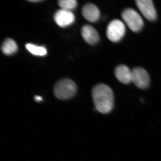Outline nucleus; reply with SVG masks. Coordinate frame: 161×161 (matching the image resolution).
I'll use <instances>...</instances> for the list:
<instances>
[{
	"mask_svg": "<svg viewBox=\"0 0 161 161\" xmlns=\"http://www.w3.org/2000/svg\"><path fill=\"white\" fill-rule=\"evenodd\" d=\"M92 97L95 108L103 114L110 113L114 108L113 91L105 84L96 85L92 90Z\"/></svg>",
	"mask_w": 161,
	"mask_h": 161,
	"instance_id": "f257e3e1",
	"label": "nucleus"
},
{
	"mask_svg": "<svg viewBox=\"0 0 161 161\" xmlns=\"http://www.w3.org/2000/svg\"><path fill=\"white\" fill-rule=\"evenodd\" d=\"M77 92L76 83L67 78L59 80L55 84L53 89L54 94L56 98L62 100L72 98Z\"/></svg>",
	"mask_w": 161,
	"mask_h": 161,
	"instance_id": "f03ea898",
	"label": "nucleus"
},
{
	"mask_svg": "<svg viewBox=\"0 0 161 161\" xmlns=\"http://www.w3.org/2000/svg\"><path fill=\"white\" fill-rule=\"evenodd\" d=\"M121 16L131 30L134 32L140 31L144 26V22L138 13L131 8L125 9Z\"/></svg>",
	"mask_w": 161,
	"mask_h": 161,
	"instance_id": "7ed1b4c3",
	"label": "nucleus"
},
{
	"mask_svg": "<svg viewBox=\"0 0 161 161\" xmlns=\"http://www.w3.org/2000/svg\"><path fill=\"white\" fill-rule=\"evenodd\" d=\"M125 31V26L122 21L118 19L113 20L107 27V37L112 42L117 43L122 39Z\"/></svg>",
	"mask_w": 161,
	"mask_h": 161,
	"instance_id": "20e7f679",
	"label": "nucleus"
},
{
	"mask_svg": "<svg viewBox=\"0 0 161 161\" xmlns=\"http://www.w3.org/2000/svg\"><path fill=\"white\" fill-rule=\"evenodd\" d=\"M132 82L136 86L141 89H146L149 86L150 79L147 71L141 67H136L132 71Z\"/></svg>",
	"mask_w": 161,
	"mask_h": 161,
	"instance_id": "39448f33",
	"label": "nucleus"
},
{
	"mask_svg": "<svg viewBox=\"0 0 161 161\" xmlns=\"http://www.w3.org/2000/svg\"><path fill=\"white\" fill-rule=\"evenodd\" d=\"M136 3L140 11L147 19L150 21L156 19V11L152 1L137 0L136 1Z\"/></svg>",
	"mask_w": 161,
	"mask_h": 161,
	"instance_id": "423d86ee",
	"label": "nucleus"
},
{
	"mask_svg": "<svg viewBox=\"0 0 161 161\" xmlns=\"http://www.w3.org/2000/svg\"><path fill=\"white\" fill-rule=\"evenodd\" d=\"M75 15L71 11L60 9L55 13L54 20L57 24L61 27L70 26L75 22Z\"/></svg>",
	"mask_w": 161,
	"mask_h": 161,
	"instance_id": "0eeeda50",
	"label": "nucleus"
},
{
	"mask_svg": "<svg viewBox=\"0 0 161 161\" xmlns=\"http://www.w3.org/2000/svg\"><path fill=\"white\" fill-rule=\"evenodd\" d=\"M81 13L85 19L91 23L97 22L100 18V12L99 9L92 3H88L85 5L81 9Z\"/></svg>",
	"mask_w": 161,
	"mask_h": 161,
	"instance_id": "6e6552de",
	"label": "nucleus"
},
{
	"mask_svg": "<svg viewBox=\"0 0 161 161\" xmlns=\"http://www.w3.org/2000/svg\"><path fill=\"white\" fill-rule=\"evenodd\" d=\"M81 34L85 41L88 44L94 45L99 40L98 32L92 26L85 25L81 29Z\"/></svg>",
	"mask_w": 161,
	"mask_h": 161,
	"instance_id": "1a4fd4ad",
	"label": "nucleus"
},
{
	"mask_svg": "<svg viewBox=\"0 0 161 161\" xmlns=\"http://www.w3.org/2000/svg\"><path fill=\"white\" fill-rule=\"evenodd\" d=\"M115 75L121 83L128 84L132 82V71L125 65L121 64L115 68Z\"/></svg>",
	"mask_w": 161,
	"mask_h": 161,
	"instance_id": "9d476101",
	"label": "nucleus"
},
{
	"mask_svg": "<svg viewBox=\"0 0 161 161\" xmlns=\"http://www.w3.org/2000/svg\"><path fill=\"white\" fill-rule=\"evenodd\" d=\"M18 50L17 44L10 38H7L4 40L1 46L2 52L7 56L14 54L18 51Z\"/></svg>",
	"mask_w": 161,
	"mask_h": 161,
	"instance_id": "9b49d317",
	"label": "nucleus"
},
{
	"mask_svg": "<svg viewBox=\"0 0 161 161\" xmlns=\"http://www.w3.org/2000/svg\"><path fill=\"white\" fill-rule=\"evenodd\" d=\"M27 50L32 54L37 56H44L47 53V51L43 46H39L31 43H27L26 45Z\"/></svg>",
	"mask_w": 161,
	"mask_h": 161,
	"instance_id": "f8f14e48",
	"label": "nucleus"
},
{
	"mask_svg": "<svg viewBox=\"0 0 161 161\" xmlns=\"http://www.w3.org/2000/svg\"><path fill=\"white\" fill-rule=\"evenodd\" d=\"M58 4L62 9L70 11L76 8L78 5L75 0H60L58 1Z\"/></svg>",
	"mask_w": 161,
	"mask_h": 161,
	"instance_id": "ddd939ff",
	"label": "nucleus"
},
{
	"mask_svg": "<svg viewBox=\"0 0 161 161\" xmlns=\"http://www.w3.org/2000/svg\"><path fill=\"white\" fill-rule=\"evenodd\" d=\"M35 100L36 101L40 102L41 101H42L43 99H42V97H40V96H36L35 97Z\"/></svg>",
	"mask_w": 161,
	"mask_h": 161,
	"instance_id": "4468645a",
	"label": "nucleus"
},
{
	"mask_svg": "<svg viewBox=\"0 0 161 161\" xmlns=\"http://www.w3.org/2000/svg\"><path fill=\"white\" fill-rule=\"evenodd\" d=\"M30 2H33V3H36V2H42V1H41V0H40V1H39V0H36V1H29Z\"/></svg>",
	"mask_w": 161,
	"mask_h": 161,
	"instance_id": "2eb2a0df",
	"label": "nucleus"
}]
</instances>
